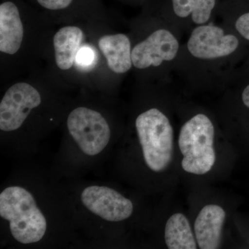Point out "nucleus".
Returning a JSON list of instances; mask_svg holds the SVG:
<instances>
[{
  "instance_id": "nucleus-1",
  "label": "nucleus",
  "mask_w": 249,
  "mask_h": 249,
  "mask_svg": "<svg viewBox=\"0 0 249 249\" xmlns=\"http://www.w3.org/2000/svg\"><path fill=\"white\" fill-rule=\"evenodd\" d=\"M249 51L222 23L199 26L183 42L173 76L192 88H224Z\"/></svg>"
},
{
  "instance_id": "nucleus-2",
  "label": "nucleus",
  "mask_w": 249,
  "mask_h": 249,
  "mask_svg": "<svg viewBox=\"0 0 249 249\" xmlns=\"http://www.w3.org/2000/svg\"><path fill=\"white\" fill-rule=\"evenodd\" d=\"M150 22L144 36L132 43V67L160 83H170L184 34L162 16L157 6Z\"/></svg>"
},
{
  "instance_id": "nucleus-3",
  "label": "nucleus",
  "mask_w": 249,
  "mask_h": 249,
  "mask_svg": "<svg viewBox=\"0 0 249 249\" xmlns=\"http://www.w3.org/2000/svg\"><path fill=\"white\" fill-rule=\"evenodd\" d=\"M0 216L9 222L11 235L23 245L43 238L47 223L30 192L20 186H9L0 194Z\"/></svg>"
},
{
  "instance_id": "nucleus-4",
  "label": "nucleus",
  "mask_w": 249,
  "mask_h": 249,
  "mask_svg": "<svg viewBox=\"0 0 249 249\" xmlns=\"http://www.w3.org/2000/svg\"><path fill=\"white\" fill-rule=\"evenodd\" d=\"M135 127L147 166L156 173L166 169L173 155V128L169 118L158 107L149 108L137 116Z\"/></svg>"
},
{
  "instance_id": "nucleus-5",
  "label": "nucleus",
  "mask_w": 249,
  "mask_h": 249,
  "mask_svg": "<svg viewBox=\"0 0 249 249\" xmlns=\"http://www.w3.org/2000/svg\"><path fill=\"white\" fill-rule=\"evenodd\" d=\"M214 139V124L207 114L196 113L184 123L180 129L178 147L185 171L201 175L212 169L216 160Z\"/></svg>"
},
{
  "instance_id": "nucleus-6",
  "label": "nucleus",
  "mask_w": 249,
  "mask_h": 249,
  "mask_svg": "<svg viewBox=\"0 0 249 249\" xmlns=\"http://www.w3.org/2000/svg\"><path fill=\"white\" fill-rule=\"evenodd\" d=\"M67 126L80 150L89 157L102 152L110 140L107 121L101 113L89 108L79 107L72 110Z\"/></svg>"
},
{
  "instance_id": "nucleus-7",
  "label": "nucleus",
  "mask_w": 249,
  "mask_h": 249,
  "mask_svg": "<svg viewBox=\"0 0 249 249\" xmlns=\"http://www.w3.org/2000/svg\"><path fill=\"white\" fill-rule=\"evenodd\" d=\"M223 0H158L160 14L184 35L199 26L215 22Z\"/></svg>"
},
{
  "instance_id": "nucleus-8",
  "label": "nucleus",
  "mask_w": 249,
  "mask_h": 249,
  "mask_svg": "<svg viewBox=\"0 0 249 249\" xmlns=\"http://www.w3.org/2000/svg\"><path fill=\"white\" fill-rule=\"evenodd\" d=\"M41 102L40 93L32 85L27 83L13 85L0 103V129L3 132L17 130Z\"/></svg>"
},
{
  "instance_id": "nucleus-9",
  "label": "nucleus",
  "mask_w": 249,
  "mask_h": 249,
  "mask_svg": "<svg viewBox=\"0 0 249 249\" xmlns=\"http://www.w3.org/2000/svg\"><path fill=\"white\" fill-rule=\"evenodd\" d=\"M80 197L87 209L107 222H121L133 213L132 201L109 187H87Z\"/></svg>"
},
{
  "instance_id": "nucleus-10",
  "label": "nucleus",
  "mask_w": 249,
  "mask_h": 249,
  "mask_svg": "<svg viewBox=\"0 0 249 249\" xmlns=\"http://www.w3.org/2000/svg\"><path fill=\"white\" fill-rule=\"evenodd\" d=\"M225 219V211L217 205H207L201 209L194 225L196 240L199 248H219Z\"/></svg>"
},
{
  "instance_id": "nucleus-11",
  "label": "nucleus",
  "mask_w": 249,
  "mask_h": 249,
  "mask_svg": "<svg viewBox=\"0 0 249 249\" xmlns=\"http://www.w3.org/2000/svg\"><path fill=\"white\" fill-rule=\"evenodd\" d=\"M24 26L18 6L12 1L0 5V52L14 55L20 49L24 39Z\"/></svg>"
},
{
  "instance_id": "nucleus-12",
  "label": "nucleus",
  "mask_w": 249,
  "mask_h": 249,
  "mask_svg": "<svg viewBox=\"0 0 249 249\" xmlns=\"http://www.w3.org/2000/svg\"><path fill=\"white\" fill-rule=\"evenodd\" d=\"M98 47L107 60L109 70L116 74H124L132 68V41L124 34L103 36Z\"/></svg>"
},
{
  "instance_id": "nucleus-13",
  "label": "nucleus",
  "mask_w": 249,
  "mask_h": 249,
  "mask_svg": "<svg viewBox=\"0 0 249 249\" xmlns=\"http://www.w3.org/2000/svg\"><path fill=\"white\" fill-rule=\"evenodd\" d=\"M83 39V31L75 26H66L57 31L53 42L55 63L60 70L67 71L73 67Z\"/></svg>"
},
{
  "instance_id": "nucleus-14",
  "label": "nucleus",
  "mask_w": 249,
  "mask_h": 249,
  "mask_svg": "<svg viewBox=\"0 0 249 249\" xmlns=\"http://www.w3.org/2000/svg\"><path fill=\"white\" fill-rule=\"evenodd\" d=\"M217 17L249 47V0H223Z\"/></svg>"
},
{
  "instance_id": "nucleus-15",
  "label": "nucleus",
  "mask_w": 249,
  "mask_h": 249,
  "mask_svg": "<svg viewBox=\"0 0 249 249\" xmlns=\"http://www.w3.org/2000/svg\"><path fill=\"white\" fill-rule=\"evenodd\" d=\"M165 241L170 249L197 248L190 223L181 213L174 214L168 219L165 228Z\"/></svg>"
},
{
  "instance_id": "nucleus-16",
  "label": "nucleus",
  "mask_w": 249,
  "mask_h": 249,
  "mask_svg": "<svg viewBox=\"0 0 249 249\" xmlns=\"http://www.w3.org/2000/svg\"><path fill=\"white\" fill-rule=\"evenodd\" d=\"M240 98L242 107L249 111V76L235 71L225 86Z\"/></svg>"
},
{
  "instance_id": "nucleus-17",
  "label": "nucleus",
  "mask_w": 249,
  "mask_h": 249,
  "mask_svg": "<svg viewBox=\"0 0 249 249\" xmlns=\"http://www.w3.org/2000/svg\"><path fill=\"white\" fill-rule=\"evenodd\" d=\"M94 53L89 47H82L77 53L76 61L82 67L90 66L94 60Z\"/></svg>"
},
{
  "instance_id": "nucleus-18",
  "label": "nucleus",
  "mask_w": 249,
  "mask_h": 249,
  "mask_svg": "<svg viewBox=\"0 0 249 249\" xmlns=\"http://www.w3.org/2000/svg\"><path fill=\"white\" fill-rule=\"evenodd\" d=\"M73 0H37L42 7L52 11L66 9L71 4Z\"/></svg>"
},
{
  "instance_id": "nucleus-19",
  "label": "nucleus",
  "mask_w": 249,
  "mask_h": 249,
  "mask_svg": "<svg viewBox=\"0 0 249 249\" xmlns=\"http://www.w3.org/2000/svg\"><path fill=\"white\" fill-rule=\"evenodd\" d=\"M236 71L241 74L249 76V51L243 61L241 62L240 65L236 69Z\"/></svg>"
}]
</instances>
